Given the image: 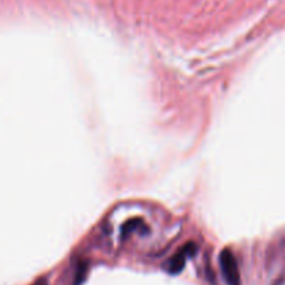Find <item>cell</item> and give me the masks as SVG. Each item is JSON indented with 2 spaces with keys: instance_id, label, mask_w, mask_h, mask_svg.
I'll list each match as a JSON object with an SVG mask.
<instances>
[{
  "instance_id": "1",
  "label": "cell",
  "mask_w": 285,
  "mask_h": 285,
  "mask_svg": "<svg viewBox=\"0 0 285 285\" xmlns=\"http://www.w3.org/2000/svg\"><path fill=\"white\" fill-rule=\"evenodd\" d=\"M220 267L227 285H241V274L238 269L237 259L232 255L231 251L228 249L222 251L220 255Z\"/></svg>"
},
{
  "instance_id": "2",
  "label": "cell",
  "mask_w": 285,
  "mask_h": 285,
  "mask_svg": "<svg viewBox=\"0 0 285 285\" xmlns=\"http://www.w3.org/2000/svg\"><path fill=\"white\" fill-rule=\"evenodd\" d=\"M196 251V248L193 243H188V245H185L181 251L175 255L169 263V271L171 274H178L181 273V270L184 269L185 266V261L188 259L189 256H192L193 253Z\"/></svg>"
},
{
  "instance_id": "3",
  "label": "cell",
  "mask_w": 285,
  "mask_h": 285,
  "mask_svg": "<svg viewBox=\"0 0 285 285\" xmlns=\"http://www.w3.org/2000/svg\"><path fill=\"white\" fill-rule=\"evenodd\" d=\"M34 285H48V280H46V278H40V280L36 281Z\"/></svg>"
}]
</instances>
